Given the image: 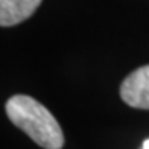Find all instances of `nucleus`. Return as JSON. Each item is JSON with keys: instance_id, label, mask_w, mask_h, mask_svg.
Masks as SVG:
<instances>
[{"instance_id": "nucleus-3", "label": "nucleus", "mask_w": 149, "mask_h": 149, "mask_svg": "<svg viewBox=\"0 0 149 149\" xmlns=\"http://www.w3.org/2000/svg\"><path fill=\"white\" fill-rule=\"evenodd\" d=\"M41 0H0V24L3 28L15 26L29 18Z\"/></svg>"}, {"instance_id": "nucleus-2", "label": "nucleus", "mask_w": 149, "mask_h": 149, "mask_svg": "<svg viewBox=\"0 0 149 149\" xmlns=\"http://www.w3.org/2000/svg\"><path fill=\"white\" fill-rule=\"evenodd\" d=\"M120 97L132 108L149 110V64L135 69L123 79Z\"/></svg>"}, {"instance_id": "nucleus-4", "label": "nucleus", "mask_w": 149, "mask_h": 149, "mask_svg": "<svg viewBox=\"0 0 149 149\" xmlns=\"http://www.w3.org/2000/svg\"><path fill=\"white\" fill-rule=\"evenodd\" d=\"M141 149H149V139H146L143 141V145H141Z\"/></svg>"}, {"instance_id": "nucleus-1", "label": "nucleus", "mask_w": 149, "mask_h": 149, "mask_svg": "<svg viewBox=\"0 0 149 149\" xmlns=\"http://www.w3.org/2000/svg\"><path fill=\"white\" fill-rule=\"evenodd\" d=\"M9 120L44 149H61L64 134L55 116L31 96L15 94L5 105Z\"/></svg>"}]
</instances>
